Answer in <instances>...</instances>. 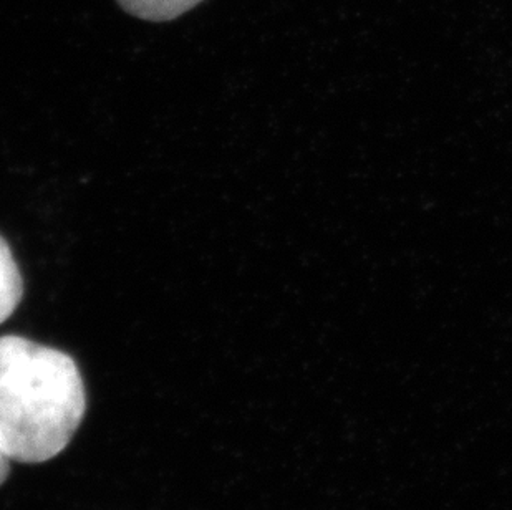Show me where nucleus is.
<instances>
[{
	"mask_svg": "<svg viewBox=\"0 0 512 510\" xmlns=\"http://www.w3.org/2000/svg\"><path fill=\"white\" fill-rule=\"evenodd\" d=\"M87 409L82 375L67 353L0 337V433L17 462L50 461L72 441Z\"/></svg>",
	"mask_w": 512,
	"mask_h": 510,
	"instance_id": "1",
	"label": "nucleus"
},
{
	"mask_svg": "<svg viewBox=\"0 0 512 510\" xmlns=\"http://www.w3.org/2000/svg\"><path fill=\"white\" fill-rule=\"evenodd\" d=\"M22 295L24 284L19 267L15 264L7 242L0 237V323H4L15 312Z\"/></svg>",
	"mask_w": 512,
	"mask_h": 510,
	"instance_id": "2",
	"label": "nucleus"
},
{
	"mask_svg": "<svg viewBox=\"0 0 512 510\" xmlns=\"http://www.w3.org/2000/svg\"><path fill=\"white\" fill-rule=\"evenodd\" d=\"M121 9L138 19L150 22H168L178 19L201 4L203 0H116Z\"/></svg>",
	"mask_w": 512,
	"mask_h": 510,
	"instance_id": "3",
	"label": "nucleus"
},
{
	"mask_svg": "<svg viewBox=\"0 0 512 510\" xmlns=\"http://www.w3.org/2000/svg\"><path fill=\"white\" fill-rule=\"evenodd\" d=\"M12 456H10L9 446L5 443L4 436L0 433V486L4 484L5 479L9 477L10 464H12Z\"/></svg>",
	"mask_w": 512,
	"mask_h": 510,
	"instance_id": "4",
	"label": "nucleus"
}]
</instances>
